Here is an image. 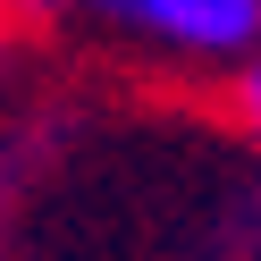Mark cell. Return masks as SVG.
Masks as SVG:
<instances>
[{"label":"cell","mask_w":261,"mask_h":261,"mask_svg":"<svg viewBox=\"0 0 261 261\" xmlns=\"http://www.w3.org/2000/svg\"><path fill=\"white\" fill-rule=\"evenodd\" d=\"M68 9H85V0H0L9 25H42V17H68Z\"/></svg>","instance_id":"277c9868"},{"label":"cell","mask_w":261,"mask_h":261,"mask_svg":"<svg viewBox=\"0 0 261 261\" xmlns=\"http://www.w3.org/2000/svg\"><path fill=\"white\" fill-rule=\"evenodd\" d=\"M227 110H236V126H244V143L261 152V42L227 68Z\"/></svg>","instance_id":"3957f363"},{"label":"cell","mask_w":261,"mask_h":261,"mask_svg":"<svg viewBox=\"0 0 261 261\" xmlns=\"http://www.w3.org/2000/svg\"><path fill=\"white\" fill-rule=\"evenodd\" d=\"M51 143H59V126H25L0 110V244H17L25 211H34V186L51 169Z\"/></svg>","instance_id":"7a4b0ae2"},{"label":"cell","mask_w":261,"mask_h":261,"mask_svg":"<svg viewBox=\"0 0 261 261\" xmlns=\"http://www.w3.org/2000/svg\"><path fill=\"white\" fill-rule=\"evenodd\" d=\"M9 93H17V42H9V17H0V110H9Z\"/></svg>","instance_id":"5b68a950"},{"label":"cell","mask_w":261,"mask_h":261,"mask_svg":"<svg viewBox=\"0 0 261 261\" xmlns=\"http://www.w3.org/2000/svg\"><path fill=\"white\" fill-rule=\"evenodd\" d=\"M110 34L186 68H236L261 42V0H85Z\"/></svg>","instance_id":"6da1fadb"}]
</instances>
